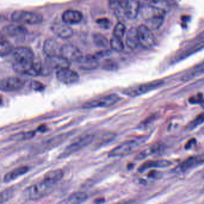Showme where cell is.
Listing matches in <instances>:
<instances>
[{
    "label": "cell",
    "mask_w": 204,
    "mask_h": 204,
    "mask_svg": "<svg viewBox=\"0 0 204 204\" xmlns=\"http://www.w3.org/2000/svg\"><path fill=\"white\" fill-rule=\"evenodd\" d=\"M54 186H52L43 180L28 187L22 192L23 198L26 201L40 200L53 191Z\"/></svg>",
    "instance_id": "1"
},
{
    "label": "cell",
    "mask_w": 204,
    "mask_h": 204,
    "mask_svg": "<svg viewBox=\"0 0 204 204\" xmlns=\"http://www.w3.org/2000/svg\"><path fill=\"white\" fill-rule=\"evenodd\" d=\"M163 84L164 81L162 80H154L147 83L128 87L124 89L122 93L128 96L135 98L148 93L151 91L157 89L160 87L162 86Z\"/></svg>",
    "instance_id": "2"
},
{
    "label": "cell",
    "mask_w": 204,
    "mask_h": 204,
    "mask_svg": "<svg viewBox=\"0 0 204 204\" xmlns=\"http://www.w3.org/2000/svg\"><path fill=\"white\" fill-rule=\"evenodd\" d=\"M13 68L16 73L29 76H43L44 65L40 62L34 61L25 62H14L13 64Z\"/></svg>",
    "instance_id": "3"
},
{
    "label": "cell",
    "mask_w": 204,
    "mask_h": 204,
    "mask_svg": "<svg viewBox=\"0 0 204 204\" xmlns=\"http://www.w3.org/2000/svg\"><path fill=\"white\" fill-rule=\"evenodd\" d=\"M145 139L138 138L136 139H132L123 143L116 147L114 148L108 153L110 158H117L125 156L131 153L134 149L139 146L142 143H144Z\"/></svg>",
    "instance_id": "4"
},
{
    "label": "cell",
    "mask_w": 204,
    "mask_h": 204,
    "mask_svg": "<svg viewBox=\"0 0 204 204\" xmlns=\"http://www.w3.org/2000/svg\"><path fill=\"white\" fill-rule=\"evenodd\" d=\"M95 136L92 134H86L76 138L69 146L64 149L63 153L60 155V158L68 157L74 153L79 151L83 148L89 145L93 141Z\"/></svg>",
    "instance_id": "5"
},
{
    "label": "cell",
    "mask_w": 204,
    "mask_h": 204,
    "mask_svg": "<svg viewBox=\"0 0 204 204\" xmlns=\"http://www.w3.org/2000/svg\"><path fill=\"white\" fill-rule=\"evenodd\" d=\"M120 100V97L118 95L112 93L86 102L82 106V108L84 109H91L99 107L108 108L115 105Z\"/></svg>",
    "instance_id": "6"
},
{
    "label": "cell",
    "mask_w": 204,
    "mask_h": 204,
    "mask_svg": "<svg viewBox=\"0 0 204 204\" xmlns=\"http://www.w3.org/2000/svg\"><path fill=\"white\" fill-rule=\"evenodd\" d=\"M11 19L16 22L23 23L28 25H37L43 21L41 14L33 11L17 10L11 14Z\"/></svg>",
    "instance_id": "7"
},
{
    "label": "cell",
    "mask_w": 204,
    "mask_h": 204,
    "mask_svg": "<svg viewBox=\"0 0 204 204\" xmlns=\"http://www.w3.org/2000/svg\"><path fill=\"white\" fill-rule=\"evenodd\" d=\"M25 80L19 77H7L1 80L0 89L6 92L19 91L25 86Z\"/></svg>",
    "instance_id": "8"
},
{
    "label": "cell",
    "mask_w": 204,
    "mask_h": 204,
    "mask_svg": "<svg viewBox=\"0 0 204 204\" xmlns=\"http://www.w3.org/2000/svg\"><path fill=\"white\" fill-rule=\"evenodd\" d=\"M139 45L145 49L151 48L155 44V38L150 29L146 25H141L138 28Z\"/></svg>",
    "instance_id": "9"
},
{
    "label": "cell",
    "mask_w": 204,
    "mask_h": 204,
    "mask_svg": "<svg viewBox=\"0 0 204 204\" xmlns=\"http://www.w3.org/2000/svg\"><path fill=\"white\" fill-rule=\"evenodd\" d=\"M203 163H204V153L186 159L176 167L175 172L177 173L184 172Z\"/></svg>",
    "instance_id": "10"
},
{
    "label": "cell",
    "mask_w": 204,
    "mask_h": 204,
    "mask_svg": "<svg viewBox=\"0 0 204 204\" xmlns=\"http://www.w3.org/2000/svg\"><path fill=\"white\" fill-rule=\"evenodd\" d=\"M11 53L16 62H31L35 60L33 51L27 47L19 46L14 48Z\"/></svg>",
    "instance_id": "11"
},
{
    "label": "cell",
    "mask_w": 204,
    "mask_h": 204,
    "mask_svg": "<svg viewBox=\"0 0 204 204\" xmlns=\"http://www.w3.org/2000/svg\"><path fill=\"white\" fill-rule=\"evenodd\" d=\"M45 64L50 70H59L63 68H69L71 62L62 55H57L46 57Z\"/></svg>",
    "instance_id": "12"
},
{
    "label": "cell",
    "mask_w": 204,
    "mask_h": 204,
    "mask_svg": "<svg viewBox=\"0 0 204 204\" xmlns=\"http://www.w3.org/2000/svg\"><path fill=\"white\" fill-rule=\"evenodd\" d=\"M57 78L60 82L65 84H72L79 80V74L69 68H63L57 70Z\"/></svg>",
    "instance_id": "13"
},
{
    "label": "cell",
    "mask_w": 204,
    "mask_h": 204,
    "mask_svg": "<svg viewBox=\"0 0 204 204\" xmlns=\"http://www.w3.org/2000/svg\"><path fill=\"white\" fill-rule=\"evenodd\" d=\"M61 55L66 58L69 62H77L83 57L81 52L75 45L65 44L61 49Z\"/></svg>",
    "instance_id": "14"
},
{
    "label": "cell",
    "mask_w": 204,
    "mask_h": 204,
    "mask_svg": "<svg viewBox=\"0 0 204 204\" xmlns=\"http://www.w3.org/2000/svg\"><path fill=\"white\" fill-rule=\"evenodd\" d=\"M71 134V132H67L49 138L45 141H43V143H41V144L39 146L38 148L40 150V151L44 152L53 148L56 147L64 141H65Z\"/></svg>",
    "instance_id": "15"
},
{
    "label": "cell",
    "mask_w": 204,
    "mask_h": 204,
    "mask_svg": "<svg viewBox=\"0 0 204 204\" xmlns=\"http://www.w3.org/2000/svg\"><path fill=\"white\" fill-rule=\"evenodd\" d=\"M51 30L58 37L62 39H68L73 34L72 28L65 23H53L51 26Z\"/></svg>",
    "instance_id": "16"
},
{
    "label": "cell",
    "mask_w": 204,
    "mask_h": 204,
    "mask_svg": "<svg viewBox=\"0 0 204 204\" xmlns=\"http://www.w3.org/2000/svg\"><path fill=\"white\" fill-rule=\"evenodd\" d=\"M2 31L6 35L16 38H24L27 34L26 29L19 25H8L4 27Z\"/></svg>",
    "instance_id": "17"
},
{
    "label": "cell",
    "mask_w": 204,
    "mask_h": 204,
    "mask_svg": "<svg viewBox=\"0 0 204 204\" xmlns=\"http://www.w3.org/2000/svg\"><path fill=\"white\" fill-rule=\"evenodd\" d=\"M172 165V162L165 159L156 160H149L143 163L141 167L138 168L139 172H143L148 169L151 168H163L169 167Z\"/></svg>",
    "instance_id": "18"
},
{
    "label": "cell",
    "mask_w": 204,
    "mask_h": 204,
    "mask_svg": "<svg viewBox=\"0 0 204 204\" xmlns=\"http://www.w3.org/2000/svg\"><path fill=\"white\" fill-rule=\"evenodd\" d=\"M76 63L80 68L84 70H92L99 66L98 58L95 56L92 55L83 56Z\"/></svg>",
    "instance_id": "19"
},
{
    "label": "cell",
    "mask_w": 204,
    "mask_h": 204,
    "mask_svg": "<svg viewBox=\"0 0 204 204\" xmlns=\"http://www.w3.org/2000/svg\"><path fill=\"white\" fill-rule=\"evenodd\" d=\"M140 9L138 0H127L125 6V16L129 19H135Z\"/></svg>",
    "instance_id": "20"
},
{
    "label": "cell",
    "mask_w": 204,
    "mask_h": 204,
    "mask_svg": "<svg viewBox=\"0 0 204 204\" xmlns=\"http://www.w3.org/2000/svg\"><path fill=\"white\" fill-rule=\"evenodd\" d=\"M62 18L63 22L68 25H75L81 21L83 15L78 10H68L63 13Z\"/></svg>",
    "instance_id": "21"
},
{
    "label": "cell",
    "mask_w": 204,
    "mask_h": 204,
    "mask_svg": "<svg viewBox=\"0 0 204 204\" xmlns=\"http://www.w3.org/2000/svg\"><path fill=\"white\" fill-rule=\"evenodd\" d=\"M43 52L47 57L61 55V47L59 46L57 40L53 38H48L43 45Z\"/></svg>",
    "instance_id": "22"
},
{
    "label": "cell",
    "mask_w": 204,
    "mask_h": 204,
    "mask_svg": "<svg viewBox=\"0 0 204 204\" xmlns=\"http://www.w3.org/2000/svg\"><path fill=\"white\" fill-rule=\"evenodd\" d=\"M29 171V168L26 166H22L11 170L7 172L3 178V182L6 183H9L13 182L19 178V177L22 176L26 174Z\"/></svg>",
    "instance_id": "23"
},
{
    "label": "cell",
    "mask_w": 204,
    "mask_h": 204,
    "mask_svg": "<svg viewBox=\"0 0 204 204\" xmlns=\"http://www.w3.org/2000/svg\"><path fill=\"white\" fill-rule=\"evenodd\" d=\"M126 42L128 47L132 50H135L138 47L139 41L138 29L136 28L132 27L128 30L126 34Z\"/></svg>",
    "instance_id": "24"
},
{
    "label": "cell",
    "mask_w": 204,
    "mask_h": 204,
    "mask_svg": "<svg viewBox=\"0 0 204 204\" xmlns=\"http://www.w3.org/2000/svg\"><path fill=\"white\" fill-rule=\"evenodd\" d=\"M142 14L145 21H146L149 19L158 16H165V11L150 4L144 6L143 8Z\"/></svg>",
    "instance_id": "25"
},
{
    "label": "cell",
    "mask_w": 204,
    "mask_h": 204,
    "mask_svg": "<svg viewBox=\"0 0 204 204\" xmlns=\"http://www.w3.org/2000/svg\"><path fill=\"white\" fill-rule=\"evenodd\" d=\"M64 175V172L62 170L57 169L49 171L45 175L43 180L50 184L54 186L60 182Z\"/></svg>",
    "instance_id": "26"
},
{
    "label": "cell",
    "mask_w": 204,
    "mask_h": 204,
    "mask_svg": "<svg viewBox=\"0 0 204 204\" xmlns=\"http://www.w3.org/2000/svg\"><path fill=\"white\" fill-rule=\"evenodd\" d=\"M203 74H204V62L197 65L187 71L182 77V80L184 81H187Z\"/></svg>",
    "instance_id": "27"
},
{
    "label": "cell",
    "mask_w": 204,
    "mask_h": 204,
    "mask_svg": "<svg viewBox=\"0 0 204 204\" xmlns=\"http://www.w3.org/2000/svg\"><path fill=\"white\" fill-rule=\"evenodd\" d=\"M88 198V194L83 192H77L70 194L66 199L67 204H80Z\"/></svg>",
    "instance_id": "28"
},
{
    "label": "cell",
    "mask_w": 204,
    "mask_h": 204,
    "mask_svg": "<svg viewBox=\"0 0 204 204\" xmlns=\"http://www.w3.org/2000/svg\"><path fill=\"white\" fill-rule=\"evenodd\" d=\"M204 47V43L202 42V43H199L198 44H196L192 46L191 47H190L189 49L186 50L185 51L182 52V53L180 54V56L177 57V61H179L182 59H185L186 57L190 56V55L193 54V53H195L196 52H198V50H199L200 49H201L202 48H203Z\"/></svg>",
    "instance_id": "29"
},
{
    "label": "cell",
    "mask_w": 204,
    "mask_h": 204,
    "mask_svg": "<svg viewBox=\"0 0 204 204\" xmlns=\"http://www.w3.org/2000/svg\"><path fill=\"white\" fill-rule=\"evenodd\" d=\"M162 148H163V146H162V144H155L153 145L152 146H151L149 148H148L147 150H146L145 151H144L141 152V153H139L137 156L136 159H144L146 157H147V156H148V155H151V154L158 153L162 150Z\"/></svg>",
    "instance_id": "30"
},
{
    "label": "cell",
    "mask_w": 204,
    "mask_h": 204,
    "mask_svg": "<svg viewBox=\"0 0 204 204\" xmlns=\"http://www.w3.org/2000/svg\"><path fill=\"white\" fill-rule=\"evenodd\" d=\"M35 131H28V132H22L18 134H16L10 137L11 141H22L34 138L35 135Z\"/></svg>",
    "instance_id": "31"
},
{
    "label": "cell",
    "mask_w": 204,
    "mask_h": 204,
    "mask_svg": "<svg viewBox=\"0 0 204 204\" xmlns=\"http://www.w3.org/2000/svg\"><path fill=\"white\" fill-rule=\"evenodd\" d=\"M165 19V16H158L146 21V26L151 30L157 29L162 25Z\"/></svg>",
    "instance_id": "32"
},
{
    "label": "cell",
    "mask_w": 204,
    "mask_h": 204,
    "mask_svg": "<svg viewBox=\"0 0 204 204\" xmlns=\"http://www.w3.org/2000/svg\"><path fill=\"white\" fill-rule=\"evenodd\" d=\"M14 48L11 43L7 40H2L0 44V55L1 57H6L11 53Z\"/></svg>",
    "instance_id": "33"
},
{
    "label": "cell",
    "mask_w": 204,
    "mask_h": 204,
    "mask_svg": "<svg viewBox=\"0 0 204 204\" xmlns=\"http://www.w3.org/2000/svg\"><path fill=\"white\" fill-rule=\"evenodd\" d=\"M204 123V113L198 115L193 120H192L186 126L187 131H192L196 129L198 126L202 125Z\"/></svg>",
    "instance_id": "34"
},
{
    "label": "cell",
    "mask_w": 204,
    "mask_h": 204,
    "mask_svg": "<svg viewBox=\"0 0 204 204\" xmlns=\"http://www.w3.org/2000/svg\"><path fill=\"white\" fill-rule=\"evenodd\" d=\"M93 40L95 45L100 47H105L108 45V39L101 34H94L93 35Z\"/></svg>",
    "instance_id": "35"
},
{
    "label": "cell",
    "mask_w": 204,
    "mask_h": 204,
    "mask_svg": "<svg viewBox=\"0 0 204 204\" xmlns=\"http://www.w3.org/2000/svg\"><path fill=\"white\" fill-rule=\"evenodd\" d=\"M110 45L113 50L118 52L123 51L125 48V46L122 41V39L116 37L114 36L112 38L110 41Z\"/></svg>",
    "instance_id": "36"
},
{
    "label": "cell",
    "mask_w": 204,
    "mask_h": 204,
    "mask_svg": "<svg viewBox=\"0 0 204 204\" xmlns=\"http://www.w3.org/2000/svg\"><path fill=\"white\" fill-rule=\"evenodd\" d=\"M125 31H126V27L125 25L123 23L119 22L116 24V25L114 28V36L122 39L125 35Z\"/></svg>",
    "instance_id": "37"
},
{
    "label": "cell",
    "mask_w": 204,
    "mask_h": 204,
    "mask_svg": "<svg viewBox=\"0 0 204 204\" xmlns=\"http://www.w3.org/2000/svg\"><path fill=\"white\" fill-rule=\"evenodd\" d=\"M13 195V190L12 189H6L1 192L0 195V202L1 204L5 203L11 199Z\"/></svg>",
    "instance_id": "38"
},
{
    "label": "cell",
    "mask_w": 204,
    "mask_h": 204,
    "mask_svg": "<svg viewBox=\"0 0 204 204\" xmlns=\"http://www.w3.org/2000/svg\"><path fill=\"white\" fill-rule=\"evenodd\" d=\"M151 5L165 11V10L169 7L168 4L164 0H154L150 3Z\"/></svg>",
    "instance_id": "39"
},
{
    "label": "cell",
    "mask_w": 204,
    "mask_h": 204,
    "mask_svg": "<svg viewBox=\"0 0 204 204\" xmlns=\"http://www.w3.org/2000/svg\"><path fill=\"white\" fill-rule=\"evenodd\" d=\"M96 23L104 28H108L110 26V22L107 18H100L96 21Z\"/></svg>",
    "instance_id": "40"
},
{
    "label": "cell",
    "mask_w": 204,
    "mask_h": 204,
    "mask_svg": "<svg viewBox=\"0 0 204 204\" xmlns=\"http://www.w3.org/2000/svg\"><path fill=\"white\" fill-rule=\"evenodd\" d=\"M204 98L202 94H199L196 96L192 97L190 98L189 101L190 103L192 104H196V103H200V102H204Z\"/></svg>",
    "instance_id": "41"
},
{
    "label": "cell",
    "mask_w": 204,
    "mask_h": 204,
    "mask_svg": "<svg viewBox=\"0 0 204 204\" xmlns=\"http://www.w3.org/2000/svg\"><path fill=\"white\" fill-rule=\"evenodd\" d=\"M31 86H32L33 89L35 91H41L44 89V86H43V84L40 83V82L35 81L32 82Z\"/></svg>",
    "instance_id": "42"
},
{
    "label": "cell",
    "mask_w": 204,
    "mask_h": 204,
    "mask_svg": "<svg viewBox=\"0 0 204 204\" xmlns=\"http://www.w3.org/2000/svg\"><path fill=\"white\" fill-rule=\"evenodd\" d=\"M195 143H196V140H195L194 139H190V141L186 144L185 148H186V149H189V148H190L192 147V144H194Z\"/></svg>",
    "instance_id": "43"
},
{
    "label": "cell",
    "mask_w": 204,
    "mask_h": 204,
    "mask_svg": "<svg viewBox=\"0 0 204 204\" xmlns=\"http://www.w3.org/2000/svg\"><path fill=\"white\" fill-rule=\"evenodd\" d=\"M46 130H47V128L45 127V125H41V126H39V128H38V131H39L41 132H44Z\"/></svg>",
    "instance_id": "44"
},
{
    "label": "cell",
    "mask_w": 204,
    "mask_h": 204,
    "mask_svg": "<svg viewBox=\"0 0 204 204\" xmlns=\"http://www.w3.org/2000/svg\"><path fill=\"white\" fill-rule=\"evenodd\" d=\"M104 201H105L104 199H103V198H100V199H96L95 202H96V203H102V202H104Z\"/></svg>",
    "instance_id": "45"
}]
</instances>
